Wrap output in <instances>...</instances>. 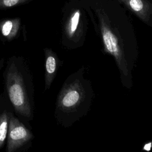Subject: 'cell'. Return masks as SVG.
<instances>
[{"label":"cell","mask_w":152,"mask_h":152,"mask_svg":"<svg viewBox=\"0 0 152 152\" xmlns=\"http://www.w3.org/2000/svg\"><path fill=\"white\" fill-rule=\"evenodd\" d=\"M33 0H0V10L27 4Z\"/></svg>","instance_id":"cell-10"},{"label":"cell","mask_w":152,"mask_h":152,"mask_svg":"<svg viewBox=\"0 0 152 152\" xmlns=\"http://www.w3.org/2000/svg\"><path fill=\"white\" fill-rule=\"evenodd\" d=\"M152 28V0H116Z\"/></svg>","instance_id":"cell-6"},{"label":"cell","mask_w":152,"mask_h":152,"mask_svg":"<svg viewBox=\"0 0 152 152\" xmlns=\"http://www.w3.org/2000/svg\"><path fill=\"white\" fill-rule=\"evenodd\" d=\"M21 21L19 17L0 20V39L4 42H10L20 34Z\"/></svg>","instance_id":"cell-8"},{"label":"cell","mask_w":152,"mask_h":152,"mask_svg":"<svg viewBox=\"0 0 152 152\" xmlns=\"http://www.w3.org/2000/svg\"><path fill=\"white\" fill-rule=\"evenodd\" d=\"M90 19L99 37L102 52L111 56L118 68L122 86L130 90L138 57V46L132 21L116 0H87Z\"/></svg>","instance_id":"cell-1"},{"label":"cell","mask_w":152,"mask_h":152,"mask_svg":"<svg viewBox=\"0 0 152 152\" xmlns=\"http://www.w3.org/2000/svg\"><path fill=\"white\" fill-rule=\"evenodd\" d=\"M45 56V90H48L53 83L59 66L63 64L57 54L51 49H44Z\"/></svg>","instance_id":"cell-7"},{"label":"cell","mask_w":152,"mask_h":152,"mask_svg":"<svg viewBox=\"0 0 152 152\" xmlns=\"http://www.w3.org/2000/svg\"><path fill=\"white\" fill-rule=\"evenodd\" d=\"M8 99L14 112L28 119L34 115V84L26 61L21 56H12L6 64L4 72Z\"/></svg>","instance_id":"cell-3"},{"label":"cell","mask_w":152,"mask_h":152,"mask_svg":"<svg viewBox=\"0 0 152 152\" xmlns=\"http://www.w3.org/2000/svg\"><path fill=\"white\" fill-rule=\"evenodd\" d=\"M4 59H3V58H0V71H1V68H2V66H4Z\"/></svg>","instance_id":"cell-12"},{"label":"cell","mask_w":152,"mask_h":152,"mask_svg":"<svg viewBox=\"0 0 152 152\" xmlns=\"http://www.w3.org/2000/svg\"><path fill=\"white\" fill-rule=\"evenodd\" d=\"M152 147V141H149L148 142H146L143 147H142V150L145 151H150Z\"/></svg>","instance_id":"cell-11"},{"label":"cell","mask_w":152,"mask_h":152,"mask_svg":"<svg viewBox=\"0 0 152 152\" xmlns=\"http://www.w3.org/2000/svg\"><path fill=\"white\" fill-rule=\"evenodd\" d=\"M9 99L0 94V149L4 146L7 139L10 115L12 110Z\"/></svg>","instance_id":"cell-9"},{"label":"cell","mask_w":152,"mask_h":152,"mask_svg":"<svg viewBox=\"0 0 152 152\" xmlns=\"http://www.w3.org/2000/svg\"><path fill=\"white\" fill-rule=\"evenodd\" d=\"M33 138L34 135L30 130L11 112L7 135L6 151L15 152L25 146Z\"/></svg>","instance_id":"cell-5"},{"label":"cell","mask_w":152,"mask_h":152,"mask_svg":"<svg viewBox=\"0 0 152 152\" xmlns=\"http://www.w3.org/2000/svg\"><path fill=\"white\" fill-rule=\"evenodd\" d=\"M88 5L87 0H68L62 10L61 43L73 50L82 47L88 31Z\"/></svg>","instance_id":"cell-4"},{"label":"cell","mask_w":152,"mask_h":152,"mask_svg":"<svg viewBox=\"0 0 152 152\" xmlns=\"http://www.w3.org/2000/svg\"><path fill=\"white\" fill-rule=\"evenodd\" d=\"M85 72V66H81L70 74L58 94L55 118L64 128L70 127L86 116L92 104L94 93L91 81L84 76Z\"/></svg>","instance_id":"cell-2"}]
</instances>
